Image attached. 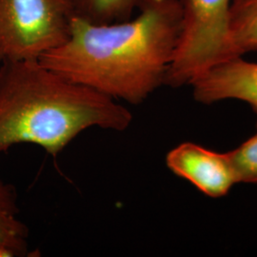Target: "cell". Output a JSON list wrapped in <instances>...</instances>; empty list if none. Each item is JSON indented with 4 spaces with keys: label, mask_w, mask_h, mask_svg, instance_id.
<instances>
[{
    "label": "cell",
    "mask_w": 257,
    "mask_h": 257,
    "mask_svg": "<svg viewBox=\"0 0 257 257\" xmlns=\"http://www.w3.org/2000/svg\"><path fill=\"white\" fill-rule=\"evenodd\" d=\"M137 19L92 24L74 17L63 45L39 61L66 79L137 105L165 84L181 28L179 0H143Z\"/></svg>",
    "instance_id": "6da1fadb"
},
{
    "label": "cell",
    "mask_w": 257,
    "mask_h": 257,
    "mask_svg": "<svg viewBox=\"0 0 257 257\" xmlns=\"http://www.w3.org/2000/svg\"><path fill=\"white\" fill-rule=\"evenodd\" d=\"M132 121L119 101L66 79L39 60L0 64V153L34 144L57 157L88 128L123 132Z\"/></svg>",
    "instance_id": "7a4b0ae2"
},
{
    "label": "cell",
    "mask_w": 257,
    "mask_h": 257,
    "mask_svg": "<svg viewBox=\"0 0 257 257\" xmlns=\"http://www.w3.org/2000/svg\"><path fill=\"white\" fill-rule=\"evenodd\" d=\"M230 1L179 0L181 28L164 85H191L213 66L230 59Z\"/></svg>",
    "instance_id": "3957f363"
},
{
    "label": "cell",
    "mask_w": 257,
    "mask_h": 257,
    "mask_svg": "<svg viewBox=\"0 0 257 257\" xmlns=\"http://www.w3.org/2000/svg\"><path fill=\"white\" fill-rule=\"evenodd\" d=\"M74 17L67 0H0V64L39 60L63 45Z\"/></svg>",
    "instance_id": "277c9868"
},
{
    "label": "cell",
    "mask_w": 257,
    "mask_h": 257,
    "mask_svg": "<svg viewBox=\"0 0 257 257\" xmlns=\"http://www.w3.org/2000/svg\"><path fill=\"white\" fill-rule=\"evenodd\" d=\"M166 164L175 175L214 198L226 195L238 183L229 153H216L191 142L174 148L167 155Z\"/></svg>",
    "instance_id": "5b68a950"
},
{
    "label": "cell",
    "mask_w": 257,
    "mask_h": 257,
    "mask_svg": "<svg viewBox=\"0 0 257 257\" xmlns=\"http://www.w3.org/2000/svg\"><path fill=\"white\" fill-rule=\"evenodd\" d=\"M191 85L197 101L238 99L249 104L257 114V63L234 57L213 66Z\"/></svg>",
    "instance_id": "8992f818"
},
{
    "label": "cell",
    "mask_w": 257,
    "mask_h": 257,
    "mask_svg": "<svg viewBox=\"0 0 257 257\" xmlns=\"http://www.w3.org/2000/svg\"><path fill=\"white\" fill-rule=\"evenodd\" d=\"M29 230L19 217L18 193L0 178V257L26 255Z\"/></svg>",
    "instance_id": "52a82bcc"
},
{
    "label": "cell",
    "mask_w": 257,
    "mask_h": 257,
    "mask_svg": "<svg viewBox=\"0 0 257 257\" xmlns=\"http://www.w3.org/2000/svg\"><path fill=\"white\" fill-rule=\"evenodd\" d=\"M230 59L257 50V0H232L230 11Z\"/></svg>",
    "instance_id": "ba28073f"
},
{
    "label": "cell",
    "mask_w": 257,
    "mask_h": 257,
    "mask_svg": "<svg viewBox=\"0 0 257 257\" xmlns=\"http://www.w3.org/2000/svg\"><path fill=\"white\" fill-rule=\"evenodd\" d=\"M75 18L92 24L128 21L143 0H67Z\"/></svg>",
    "instance_id": "9c48e42d"
},
{
    "label": "cell",
    "mask_w": 257,
    "mask_h": 257,
    "mask_svg": "<svg viewBox=\"0 0 257 257\" xmlns=\"http://www.w3.org/2000/svg\"><path fill=\"white\" fill-rule=\"evenodd\" d=\"M229 155L238 182L257 183V133Z\"/></svg>",
    "instance_id": "30bf717a"
}]
</instances>
